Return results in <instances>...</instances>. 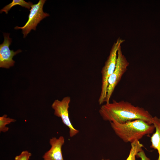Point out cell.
Wrapping results in <instances>:
<instances>
[{
  "mask_svg": "<svg viewBox=\"0 0 160 160\" xmlns=\"http://www.w3.org/2000/svg\"><path fill=\"white\" fill-rule=\"evenodd\" d=\"M99 113L102 119L110 122L123 124L137 119L143 120L149 124H153V117L143 108L135 106L124 100L106 103L100 107Z\"/></svg>",
  "mask_w": 160,
  "mask_h": 160,
  "instance_id": "obj_1",
  "label": "cell"
},
{
  "mask_svg": "<svg viewBox=\"0 0 160 160\" xmlns=\"http://www.w3.org/2000/svg\"><path fill=\"white\" fill-rule=\"evenodd\" d=\"M111 126L116 135L125 143H131L139 140L146 135L153 132L155 127L141 119L129 121L123 124L110 122Z\"/></svg>",
  "mask_w": 160,
  "mask_h": 160,
  "instance_id": "obj_2",
  "label": "cell"
},
{
  "mask_svg": "<svg viewBox=\"0 0 160 160\" xmlns=\"http://www.w3.org/2000/svg\"><path fill=\"white\" fill-rule=\"evenodd\" d=\"M124 41V40L119 38L113 44L109 56L102 69L101 90L98 100L100 105L105 102L107 94L108 80L113 72L116 67L117 58V53L119 47Z\"/></svg>",
  "mask_w": 160,
  "mask_h": 160,
  "instance_id": "obj_3",
  "label": "cell"
},
{
  "mask_svg": "<svg viewBox=\"0 0 160 160\" xmlns=\"http://www.w3.org/2000/svg\"><path fill=\"white\" fill-rule=\"evenodd\" d=\"M117 56L115 69L108 80L107 92L105 102L109 103L116 87L122 76L127 69L129 63L122 54L120 46L117 52Z\"/></svg>",
  "mask_w": 160,
  "mask_h": 160,
  "instance_id": "obj_4",
  "label": "cell"
},
{
  "mask_svg": "<svg viewBox=\"0 0 160 160\" xmlns=\"http://www.w3.org/2000/svg\"><path fill=\"white\" fill-rule=\"evenodd\" d=\"M46 1L45 0H40L37 3L33 4L31 7L28 20L25 24L22 27L17 26L15 28L16 30L22 29L24 38L26 37L31 30H35L38 24L43 19L49 16L43 10Z\"/></svg>",
  "mask_w": 160,
  "mask_h": 160,
  "instance_id": "obj_5",
  "label": "cell"
},
{
  "mask_svg": "<svg viewBox=\"0 0 160 160\" xmlns=\"http://www.w3.org/2000/svg\"><path fill=\"white\" fill-rule=\"evenodd\" d=\"M71 100L69 96L64 97L61 100H56L51 107L54 110V115L60 117L63 123L68 127L70 136L72 137L77 134L79 131L73 127L69 117L68 109Z\"/></svg>",
  "mask_w": 160,
  "mask_h": 160,
  "instance_id": "obj_6",
  "label": "cell"
},
{
  "mask_svg": "<svg viewBox=\"0 0 160 160\" xmlns=\"http://www.w3.org/2000/svg\"><path fill=\"white\" fill-rule=\"evenodd\" d=\"M3 34L4 41L0 45V67L9 68L13 66L15 62L12 59L13 57L22 51L18 49L14 52L10 50L9 46L12 42V39L9 37V34Z\"/></svg>",
  "mask_w": 160,
  "mask_h": 160,
  "instance_id": "obj_7",
  "label": "cell"
},
{
  "mask_svg": "<svg viewBox=\"0 0 160 160\" xmlns=\"http://www.w3.org/2000/svg\"><path fill=\"white\" fill-rule=\"evenodd\" d=\"M65 139L63 136H60L58 138L52 137L50 139L49 143L51 148L43 156V160H64L62 148Z\"/></svg>",
  "mask_w": 160,
  "mask_h": 160,
  "instance_id": "obj_8",
  "label": "cell"
},
{
  "mask_svg": "<svg viewBox=\"0 0 160 160\" xmlns=\"http://www.w3.org/2000/svg\"><path fill=\"white\" fill-rule=\"evenodd\" d=\"M152 122L156 131L151 137L150 147L157 150L159 156L156 160H160V119L156 116L153 117Z\"/></svg>",
  "mask_w": 160,
  "mask_h": 160,
  "instance_id": "obj_9",
  "label": "cell"
},
{
  "mask_svg": "<svg viewBox=\"0 0 160 160\" xmlns=\"http://www.w3.org/2000/svg\"><path fill=\"white\" fill-rule=\"evenodd\" d=\"M33 3L31 2H27L23 0H13L12 2L5 6L0 10V13L5 12L6 14L13 7L16 5H19L28 9H30Z\"/></svg>",
  "mask_w": 160,
  "mask_h": 160,
  "instance_id": "obj_10",
  "label": "cell"
},
{
  "mask_svg": "<svg viewBox=\"0 0 160 160\" xmlns=\"http://www.w3.org/2000/svg\"><path fill=\"white\" fill-rule=\"evenodd\" d=\"M131 148L129 155L126 160H136L137 153L141 151L143 145L139 140H135L131 143Z\"/></svg>",
  "mask_w": 160,
  "mask_h": 160,
  "instance_id": "obj_11",
  "label": "cell"
},
{
  "mask_svg": "<svg viewBox=\"0 0 160 160\" xmlns=\"http://www.w3.org/2000/svg\"><path fill=\"white\" fill-rule=\"evenodd\" d=\"M16 121L14 119L7 117V115L4 114L0 117V132H5L9 129V128L6 126L7 124Z\"/></svg>",
  "mask_w": 160,
  "mask_h": 160,
  "instance_id": "obj_12",
  "label": "cell"
},
{
  "mask_svg": "<svg viewBox=\"0 0 160 160\" xmlns=\"http://www.w3.org/2000/svg\"><path fill=\"white\" fill-rule=\"evenodd\" d=\"M31 153L27 151H22L19 155L15 157V160H29Z\"/></svg>",
  "mask_w": 160,
  "mask_h": 160,
  "instance_id": "obj_13",
  "label": "cell"
},
{
  "mask_svg": "<svg viewBox=\"0 0 160 160\" xmlns=\"http://www.w3.org/2000/svg\"><path fill=\"white\" fill-rule=\"evenodd\" d=\"M136 156L140 158L141 160H151L149 158L147 157L144 151L143 150L138 152Z\"/></svg>",
  "mask_w": 160,
  "mask_h": 160,
  "instance_id": "obj_14",
  "label": "cell"
},
{
  "mask_svg": "<svg viewBox=\"0 0 160 160\" xmlns=\"http://www.w3.org/2000/svg\"><path fill=\"white\" fill-rule=\"evenodd\" d=\"M102 160H110L109 159H102Z\"/></svg>",
  "mask_w": 160,
  "mask_h": 160,
  "instance_id": "obj_15",
  "label": "cell"
}]
</instances>
